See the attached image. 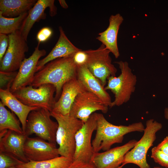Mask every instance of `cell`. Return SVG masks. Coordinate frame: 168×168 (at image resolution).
<instances>
[{
	"mask_svg": "<svg viewBox=\"0 0 168 168\" xmlns=\"http://www.w3.org/2000/svg\"><path fill=\"white\" fill-rule=\"evenodd\" d=\"M86 90L77 78L68 81L63 85L60 96L55 102L51 112L64 115H69L71 107L76 96Z\"/></svg>",
	"mask_w": 168,
	"mask_h": 168,
	"instance_id": "15",
	"label": "cell"
},
{
	"mask_svg": "<svg viewBox=\"0 0 168 168\" xmlns=\"http://www.w3.org/2000/svg\"><path fill=\"white\" fill-rule=\"evenodd\" d=\"M156 147L159 150L168 155V135Z\"/></svg>",
	"mask_w": 168,
	"mask_h": 168,
	"instance_id": "33",
	"label": "cell"
},
{
	"mask_svg": "<svg viewBox=\"0 0 168 168\" xmlns=\"http://www.w3.org/2000/svg\"><path fill=\"white\" fill-rule=\"evenodd\" d=\"M28 12L15 18H7L0 13V34L8 35L19 30Z\"/></svg>",
	"mask_w": 168,
	"mask_h": 168,
	"instance_id": "25",
	"label": "cell"
},
{
	"mask_svg": "<svg viewBox=\"0 0 168 168\" xmlns=\"http://www.w3.org/2000/svg\"><path fill=\"white\" fill-rule=\"evenodd\" d=\"M67 168H96L91 162L86 163L79 161H73L72 163Z\"/></svg>",
	"mask_w": 168,
	"mask_h": 168,
	"instance_id": "32",
	"label": "cell"
},
{
	"mask_svg": "<svg viewBox=\"0 0 168 168\" xmlns=\"http://www.w3.org/2000/svg\"><path fill=\"white\" fill-rule=\"evenodd\" d=\"M59 2L61 6L63 8L67 9L68 6L64 0H59Z\"/></svg>",
	"mask_w": 168,
	"mask_h": 168,
	"instance_id": "34",
	"label": "cell"
},
{
	"mask_svg": "<svg viewBox=\"0 0 168 168\" xmlns=\"http://www.w3.org/2000/svg\"><path fill=\"white\" fill-rule=\"evenodd\" d=\"M23 151L29 161H41L59 156L56 144L39 137H27Z\"/></svg>",
	"mask_w": 168,
	"mask_h": 168,
	"instance_id": "13",
	"label": "cell"
},
{
	"mask_svg": "<svg viewBox=\"0 0 168 168\" xmlns=\"http://www.w3.org/2000/svg\"><path fill=\"white\" fill-rule=\"evenodd\" d=\"M24 162L11 155L0 152V168L16 166Z\"/></svg>",
	"mask_w": 168,
	"mask_h": 168,
	"instance_id": "27",
	"label": "cell"
},
{
	"mask_svg": "<svg viewBox=\"0 0 168 168\" xmlns=\"http://www.w3.org/2000/svg\"><path fill=\"white\" fill-rule=\"evenodd\" d=\"M86 54L85 65L104 86L111 76H115L117 69L112 63L110 51L101 44L96 49L85 50Z\"/></svg>",
	"mask_w": 168,
	"mask_h": 168,
	"instance_id": "7",
	"label": "cell"
},
{
	"mask_svg": "<svg viewBox=\"0 0 168 168\" xmlns=\"http://www.w3.org/2000/svg\"><path fill=\"white\" fill-rule=\"evenodd\" d=\"M162 127L161 123L153 119L146 121L142 136L135 146L125 155L122 164L119 168H122L128 163L135 164L140 168H151L147 161V153L153 145L156 138V133Z\"/></svg>",
	"mask_w": 168,
	"mask_h": 168,
	"instance_id": "5",
	"label": "cell"
},
{
	"mask_svg": "<svg viewBox=\"0 0 168 168\" xmlns=\"http://www.w3.org/2000/svg\"><path fill=\"white\" fill-rule=\"evenodd\" d=\"M20 121L12 112H11L0 101V131L10 130L21 134H24Z\"/></svg>",
	"mask_w": 168,
	"mask_h": 168,
	"instance_id": "24",
	"label": "cell"
},
{
	"mask_svg": "<svg viewBox=\"0 0 168 168\" xmlns=\"http://www.w3.org/2000/svg\"><path fill=\"white\" fill-rule=\"evenodd\" d=\"M36 0H0V13L7 18H15L28 12Z\"/></svg>",
	"mask_w": 168,
	"mask_h": 168,
	"instance_id": "22",
	"label": "cell"
},
{
	"mask_svg": "<svg viewBox=\"0 0 168 168\" xmlns=\"http://www.w3.org/2000/svg\"><path fill=\"white\" fill-rule=\"evenodd\" d=\"M50 112L51 116L58 124L56 140L59 146L58 154L60 156L73 158L75 150V136L84 123L70 115H64Z\"/></svg>",
	"mask_w": 168,
	"mask_h": 168,
	"instance_id": "3",
	"label": "cell"
},
{
	"mask_svg": "<svg viewBox=\"0 0 168 168\" xmlns=\"http://www.w3.org/2000/svg\"><path fill=\"white\" fill-rule=\"evenodd\" d=\"M153 168H165L160 167L159 166H155Z\"/></svg>",
	"mask_w": 168,
	"mask_h": 168,
	"instance_id": "36",
	"label": "cell"
},
{
	"mask_svg": "<svg viewBox=\"0 0 168 168\" xmlns=\"http://www.w3.org/2000/svg\"><path fill=\"white\" fill-rule=\"evenodd\" d=\"M138 141L132 139L124 145L102 152L94 153L91 162L96 168H119L126 153L133 148Z\"/></svg>",
	"mask_w": 168,
	"mask_h": 168,
	"instance_id": "14",
	"label": "cell"
},
{
	"mask_svg": "<svg viewBox=\"0 0 168 168\" xmlns=\"http://www.w3.org/2000/svg\"><path fill=\"white\" fill-rule=\"evenodd\" d=\"M53 34V30L48 27H45L41 28L38 32L36 39L38 42H44L48 40Z\"/></svg>",
	"mask_w": 168,
	"mask_h": 168,
	"instance_id": "29",
	"label": "cell"
},
{
	"mask_svg": "<svg viewBox=\"0 0 168 168\" xmlns=\"http://www.w3.org/2000/svg\"><path fill=\"white\" fill-rule=\"evenodd\" d=\"M55 87L47 84L34 88L31 85L22 87L12 93L21 102L30 107L44 108L52 111L56 102Z\"/></svg>",
	"mask_w": 168,
	"mask_h": 168,
	"instance_id": "8",
	"label": "cell"
},
{
	"mask_svg": "<svg viewBox=\"0 0 168 168\" xmlns=\"http://www.w3.org/2000/svg\"></svg>",
	"mask_w": 168,
	"mask_h": 168,
	"instance_id": "38",
	"label": "cell"
},
{
	"mask_svg": "<svg viewBox=\"0 0 168 168\" xmlns=\"http://www.w3.org/2000/svg\"><path fill=\"white\" fill-rule=\"evenodd\" d=\"M72 158L60 156L41 161H29L17 165V168H67L73 162Z\"/></svg>",
	"mask_w": 168,
	"mask_h": 168,
	"instance_id": "23",
	"label": "cell"
},
{
	"mask_svg": "<svg viewBox=\"0 0 168 168\" xmlns=\"http://www.w3.org/2000/svg\"><path fill=\"white\" fill-rule=\"evenodd\" d=\"M9 44L8 35L0 34V62L2 59Z\"/></svg>",
	"mask_w": 168,
	"mask_h": 168,
	"instance_id": "30",
	"label": "cell"
},
{
	"mask_svg": "<svg viewBox=\"0 0 168 168\" xmlns=\"http://www.w3.org/2000/svg\"><path fill=\"white\" fill-rule=\"evenodd\" d=\"M38 42L32 54L25 58L22 62L18 71L17 76L10 88L13 93L19 89L30 85L36 72V68L40 58L45 56L46 52L44 49H39Z\"/></svg>",
	"mask_w": 168,
	"mask_h": 168,
	"instance_id": "12",
	"label": "cell"
},
{
	"mask_svg": "<svg viewBox=\"0 0 168 168\" xmlns=\"http://www.w3.org/2000/svg\"><path fill=\"white\" fill-rule=\"evenodd\" d=\"M73 59L77 66L85 65L86 54L85 50H82L76 53L73 56Z\"/></svg>",
	"mask_w": 168,
	"mask_h": 168,
	"instance_id": "31",
	"label": "cell"
},
{
	"mask_svg": "<svg viewBox=\"0 0 168 168\" xmlns=\"http://www.w3.org/2000/svg\"><path fill=\"white\" fill-rule=\"evenodd\" d=\"M9 44L2 59L0 62V71H16L25 58V53L28 51L27 41L19 30L8 35Z\"/></svg>",
	"mask_w": 168,
	"mask_h": 168,
	"instance_id": "9",
	"label": "cell"
},
{
	"mask_svg": "<svg viewBox=\"0 0 168 168\" xmlns=\"http://www.w3.org/2000/svg\"><path fill=\"white\" fill-rule=\"evenodd\" d=\"M27 137L24 134L8 130L5 134L0 138V152L12 155L24 162H28L23 151Z\"/></svg>",
	"mask_w": 168,
	"mask_h": 168,
	"instance_id": "18",
	"label": "cell"
},
{
	"mask_svg": "<svg viewBox=\"0 0 168 168\" xmlns=\"http://www.w3.org/2000/svg\"><path fill=\"white\" fill-rule=\"evenodd\" d=\"M108 109V107L97 96L86 90L79 93L76 96L71 107L69 115L85 123L96 111L100 110L106 113Z\"/></svg>",
	"mask_w": 168,
	"mask_h": 168,
	"instance_id": "11",
	"label": "cell"
},
{
	"mask_svg": "<svg viewBox=\"0 0 168 168\" xmlns=\"http://www.w3.org/2000/svg\"><path fill=\"white\" fill-rule=\"evenodd\" d=\"M151 158L156 163L165 168H168V155L155 147L151 150Z\"/></svg>",
	"mask_w": 168,
	"mask_h": 168,
	"instance_id": "28",
	"label": "cell"
},
{
	"mask_svg": "<svg viewBox=\"0 0 168 168\" xmlns=\"http://www.w3.org/2000/svg\"><path fill=\"white\" fill-rule=\"evenodd\" d=\"M145 128L141 122L128 126L115 125L109 122L103 114L98 113L96 133L92 141L94 152L108 150L114 144L122 143L126 134L136 131L142 132Z\"/></svg>",
	"mask_w": 168,
	"mask_h": 168,
	"instance_id": "2",
	"label": "cell"
},
{
	"mask_svg": "<svg viewBox=\"0 0 168 168\" xmlns=\"http://www.w3.org/2000/svg\"><path fill=\"white\" fill-rule=\"evenodd\" d=\"M74 55L57 58L47 63L35 73L30 85L37 88L44 84L53 85L56 89L54 98L57 101L64 84L77 77V66L74 61Z\"/></svg>",
	"mask_w": 168,
	"mask_h": 168,
	"instance_id": "1",
	"label": "cell"
},
{
	"mask_svg": "<svg viewBox=\"0 0 168 168\" xmlns=\"http://www.w3.org/2000/svg\"><path fill=\"white\" fill-rule=\"evenodd\" d=\"M18 73V71L4 72L0 71V89H10Z\"/></svg>",
	"mask_w": 168,
	"mask_h": 168,
	"instance_id": "26",
	"label": "cell"
},
{
	"mask_svg": "<svg viewBox=\"0 0 168 168\" xmlns=\"http://www.w3.org/2000/svg\"><path fill=\"white\" fill-rule=\"evenodd\" d=\"M59 36L58 40L50 52L38 63L36 72L48 63L56 59L73 55L82 50L76 47L66 35L62 27H59Z\"/></svg>",
	"mask_w": 168,
	"mask_h": 168,
	"instance_id": "17",
	"label": "cell"
},
{
	"mask_svg": "<svg viewBox=\"0 0 168 168\" xmlns=\"http://www.w3.org/2000/svg\"><path fill=\"white\" fill-rule=\"evenodd\" d=\"M54 2V0H38L29 11L28 15L19 30L26 41L29 32L35 23L46 18V14L44 11L47 8L49 7V14L51 16H54L57 14V9Z\"/></svg>",
	"mask_w": 168,
	"mask_h": 168,
	"instance_id": "16",
	"label": "cell"
},
{
	"mask_svg": "<svg viewBox=\"0 0 168 168\" xmlns=\"http://www.w3.org/2000/svg\"><path fill=\"white\" fill-rule=\"evenodd\" d=\"M77 66V79L87 91L96 95L106 106L110 107L112 102L110 96L99 80L85 65Z\"/></svg>",
	"mask_w": 168,
	"mask_h": 168,
	"instance_id": "19",
	"label": "cell"
},
{
	"mask_svg": "<svg viewBox=\"0 0 168 168\" xmlns=\"http://www.w3.org/2000/svg\"><path fill=\"white\" fill-rule=\"evenodd\" d=\"M98 113H94L75 136V150L73 161H79L89 163L94 154L91 142L92 135L97 128Z\"/></svg>",
	"mask_w": 168,
	"mask_h": 168,
	"instance_id": "10",
	"label": "cell"
},
{
	"mask_svg": "<svg viewBox=\"0 0 168 168\" xmlns=\"http://www.w3.org/2000/svg\"><path fill=\"white\" fill-rule=\"evenodd\" d=\"M0 98L3 104L17 115L21 123L24 134L29 114L31 111L40 108L30 107L24 105L10 92V89L6 90L0 89Z\"/></svg>",
	"mask_w": 168,
	"mask_h": 168,
	"instance_id": "21",
	"label": "cell"
},
{
	"mask_svg": "<svg viewBox=\"0 0 168 168\" xmlns=\"http://www.w3.org/2000/svg\"><path fill=\"white\" fill-rule=\"evenodd\" d=\"M51 112L44 108L31 111L27 118L24 134L27 137L35 134L49 142L56 144V136L58 124L52 120Z\"/></svg>",
	"mask_w": 168,
	"mask_h": 168,
	"instance_id": "6",
	"label": "cell"
},
{
	"mask_svg": "<svg viewBox=\"0 0 168 168\" xmlns=\"http://www.w3.org/2000/svg\"><path fill=\"white\" fill-rule=\"evenodd\" d=\"M115 63L118 65L121 73L118 77H109L107 85L105 87L106 90H110L114 95L110 108L120 106L129 100L135 91L137 81V77L132 72L127 62L120 61Z\"/></svg>",
	"mask_w": 168,
	"mask_h": 168,
	"instance_id": "4",
	"label": "cell"
},
{
	"mask_svg": "<svg viewBox=\"0 0 168 168\" xmlns=\"http://www.w3.org/2000/svg\"><path fill=\"white\" fill-rule=\"evenodd\" d=\"M164 116L165 118L168 120V108H166L164 110Z\"/></svg>",
	"mask_w": 168,
	"mask_h": 168,
	"instance_id": "35",
	"label": "cell"
},
{
	"mask_svg": "<svg viewBox=\"0 0 168 168\" xmlns=\"http://www.w3.org/2000/svg\"><path fill=\"white\" fill-rule=\"evenodd\" d=\"M124 21L119 13L111 15L109 19V25L106 30L98 34L96 39L102 43L117 58L120 55L117 39L120 26Z\"/></svg>",
	"mask_w": 168,
	"mask_h": 168,
	"instance_id": "20",
	"label": "cell"
},
{
	"mask_svg": "<svg viewBox=\"0 0 168 168\" xmlns=\"http://www.w3.org/2000/svg\"><path fill=\"white\" fill-rule=\"evenodd\" d=\"M7 168H17L16 166H12Z\"/></svg>",
	"mask_w": 168,
	"mask_h": 168,
	"instance_id": "37",
	"label": "cell"
}]
</instances>
